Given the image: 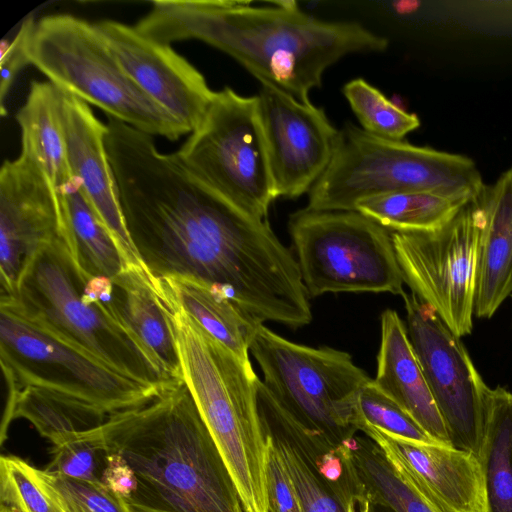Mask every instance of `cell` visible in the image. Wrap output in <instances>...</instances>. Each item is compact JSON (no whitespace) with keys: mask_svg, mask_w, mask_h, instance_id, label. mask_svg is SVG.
I'll use <instances>...</instances> for the list:
<instances>
[{"mask_svg":"<svg viewBox=\"0 0 512 512\" xmlns=\"http://www.w3.org/2000/svg\"><path fill=\"white\" fill-rule=\"evenodd\" d=\"M0 359L8 393L40 388L107 416L142 407L167 392L77 351L1 303Z\"/></svg>","mask_w":512,"mask_h":512,"instance_id":"cell-9","label":"cell"},{"mask_svg":"<svg viewBox=\"0 0 512 512\" xmlns=\"http://www.w3.org/2000/svg\"><path fill=\"white\" fill-rule=\"evenodd\" d=\"M375 385L405 410L436 442L450 445L449 436L429 388L407 328L398 313L381 315V344Z\"/></svg>","mask_w":512,"mask_h":512,"instance_id":"cell-19","label":"cell"},{"mask_svg":"<svg viewBox=\"0 0 512 512\" xmlns=\"http://www.w3.org/2000/svg\"><path fill=\"white\" fill-rule=\"evenodd\" d=\"M105 138L132 245L151 277L210 284L254 320L291 328L312 319L297 259L271 229L191 174L153 137L108 118Z\"/></svg>","mask_w":512,"mask_h":512,"instance_id":"cell-1","label":"cell"},{"mask_svg":"<svg viewBox=\"0 0 512 512\" xmlns=\"http://www.w3.org/2000/svg\"><path fill=\"white\" fill-rule=\"evenodd\" d=\"M482 191L435 230L391 232L404 283L459 338L473 329L479 255L486 224Z\"/></svg>","mask_w":512,"mask_h":512,"instance_id":"cell-12","label":"cell"},{"mask_svg":"<svg viewBox=\"0 0 512 512\" xmlns=\"http://www.w3.org/2000/svg\"><path fill=\"white\" fill-rule=\"evenodd\" d=\"M50 453L52 459L46 470L77 479L101 480L98 455L104 452L85 431L73 433L53 444Z\"/></svg>","mask_w":512,"mask_h":512,"instance_id":"cell-34","label":"cell"},{"mask_svg":"<svg viewBox=\"0 0 512 512\" xmlns=\"http://www.w3.org/2000/svg\"><path fill=\"white\" fill-rule=\"evenodd\" d=\"M262 383L299 428L294 441L319 457L356 435L359 394L372 379L351 356L293 343L259 325L249 349Z\"/></svg>","mask_w":512,"mask_h":512,"instance_id":"cell-6","label":"cell"},{"mask_svg":"<svg viewBox=\"0 0 512 512\" xmlns=\"http://www.w3.org/2000/svg\"><path fill=\"white\" fill-rule=\"evenodd\" d=\"M267 480L272 512H303L300 499L290 478L288 470L277 450L270 434Z\"/></svg>","mask_w":512,"mask_h":512,"instance_id":"cell-35","label":"cell"},{"mask_svg":"<svg viewBox=\"0 0 512 512\" xmlns=\"http://www.w3.org/2000/svg\"><path fill=\"white\" fill-rule=\"evenodd\" d=\"M134 27L165 44L203 41L302 102L341 58L388 47L387 38L360 23L316 18L295 1H154Z\"/></svg>","mask_w":512,"mask_h":512,"instance_id":"cell-2","label":"cell"},{"mask_svg":"<svg viewBox=\"0 0 512 512\" xmlns=\"http://www.w3.org/2000/svg\"><path fill=\"white\" fill-rule=\"evenodd\" d=\"M477 459L483 512H512V392L501 386L487 391Z\"/></svg>","mask_w":512,"mask_h":512,"instance_id":"cell-24","label":"cell"},{"mask_svg":"<svg viewBox=\"0 0 512 512\" xmlns=\"http://www.w3.org/2000/svg\"><path fill=\"white\" fill-rule=\"evenodd\" d=\"M111 281L98 285L73 255L68 239L43 247L23 272L15 293L1 296L25 319L57 340L139 382L163 391L173 381L111 309Z\"/></svg>","mask_w":512,"mask_h":512,"instance_id":"cell-4","label":"cell"},{"mask_svg":"<svg viewBox=\"0 0 512 512\" xmlns=\"http://www.w3.org/2000/svg\"><path fill=\"white\" fill-rule=\"evenodd\" d=\"M288 470L303 512H346L340 499L323 481L302 451L278 428L262 419Z\"/></svg>","mask_w":512,"mask_h":512,"instance_id":"cell-31","label":"cell"},{"mask_svg":"<svg viewBox=\"0 0 512 512\" xmlns=\"http://www.w3.org/2000/svg\"><path fill=\"white\" fill-rule=\"evenodd\" d=\"M104 454L105 462L101 481L127 501L137 488L136 476L121 456L115 453Z\"/></svg>","mask_w":512,"mask_h":512,"instance_id":"cell-37","label":"cell"},{"mask_svg":"<svg viewBox=\"0 0 512 512\" xmlns=\"http://www.w3.org/2000/svg\"><path fill=\"white\" fill-rule=\"evenodd\" d=\"M170 318L183 382L229 470L245 512H272L267 480L269 442L249 360L211 336L169 298L159 296Z\"/></svg>","mask_w":512,"mask_h":512,"instance_id":"cell-5","label":"cell"},{"mask_svg":"<svg viewBox=\"0 0 512 512\" xmlns=\"http://www.w3.org/2000/svg\"><path fill=\"white\" fill-rule=\"evenodd\" d=\"M61 116L74 178L129 262L145 269L125 227L106 150V124L94 115L87 103L63 91Z\"/></svg>","mask_w":512,"mask_h":512,"instance_id":"cell-18","label":"cell"},{"mask_svg":"<svg viewBox=\"0 0 512 512\" xmlns=\"http://www.w3.org/2000/svg\"><path fill=\"white\" fill-rule=\"evenodd\" d=\"M62 91L51 82L31 83L16 120L20 156L37 165L60 192L74 180L62 124Z\"/></svg>","mask_w":512,"mask_h":512,"instance_id":"cell-23","label":"cell"},{"mask_svg":"<svg viewBox=\"0 0 512 512\" xmlns=\"http://www.w3.org/2000/svg\"><path fill=\"white\" fill-rule=\"evenodd\" d=\"M465 204L435 193L408 191L366 197L354 210L388 230L423 232L443 226Z\"/></svg>","mask_w":512,"mask_h":512,"instance_id":"cell-28","label":"cell"},{"mask_svg":"<svg viewBox=\"0 0 512 512\" xmlns=\"http://www.w3.org/2000/svg\"><path fill=\"white\" fill-rule=\"evenodd\" d=\"M413 349L444 421L451 446L479 453L488 386L464 344L414 293L402 295Z\"/></svg>","mask_w":512,"mask_h":512,"instance_id":"cell-13","label":"cell"},{"mask_svg":"<svg viewBox=\"0 0 512 512\" xmlns=\"http://www.w3.org/2000/svg\"><path fill=\"white\" fill-rule=\"evenodd\" d=\"M485 185L477 165L465 155L378 138L347 122L328 168L308 193L306 208L351 211L366 197L408 191L467 203Z\"/></svg>","mask_w":512,"mask_h":512,"instance_id":"cell-7","label":"cell"},{"mask_svg":"<svg viewBox=\"0 0 512 512\" xmlns=\"http://www.w3.org/2000/svg\"><path fill=\"white\" fill-rule=\"evenodd\" d=\"M0 504L14 512H57L41 487L36 468L15 456L0 458Z\"/></svg>","mask_w":512,"mask_h":512,"instance_id":"cell-33","label":"cell"},{"mask_svg":"<svg viewBox=\"0 0 512 512\" xmlns=\"http://www.w3.org/2000/svg\"><path fill=\"white\" fill-rule=\"evenodd\" d=\"M360 423L401 439L427 444L438 443L405 410L382 392L373 380L359 394L357 429Z\"/></svg>","mask_w":512,"mask_h":512,"instance_id":"cell-32","label":"cell"},{"mask_svg":"<svg viewBox=\"0 0 512 512\" xmlns=\"http://www.w3.org/2000/svg\"><path fill=\"white\" fill-rule=\"evenodd\" d=\"M85 432L132 468L137 488L127 499L131 512H245L185 383Z\"/></svg>","mask_w":512,"mask_h":512,"instance_id":"cell-3","label":"cell"},{"mask_svg":"<svg viewBox=\"0 0 512 512\" xmlns=\"http://www.w3.org/2000/svg\"><path fill=\"white\" fill-rule=\"evenodd\" d=\"M342 92L361 128L375 137L403 141L420 126L415 113L404 111L362 78L347 82Z\"/></svg>","mask_w":512,"mask_h":512,"instance_id":"cell-29","label":"cell"},{"mask_svg":"<svg viewBox=\"0 0 512 512\" xmlns=\"http://www.w3.org/2000/svg\"><path fill=\"white\" fill-rule=\"evenodd\" d=\"M36 474L57 512H131L126 499L101 480L77 479L37 468Z\"/></svg>","mask_w":512,"mask_h":512,"instance_id":"cell-30","label":"cell"},{"mask_svg":"<svg viewBox=\"0 0 512 512\" xmlns=\"http://www.w3.org/2000/svg\"><path fill=\"white\" fill-rule=\"evenodd\" d=\"M409 483L439 512H483L479 462L471 452L391 436L360 423Z\"/></svg>","mask_w":512,"mask_h":512,"instance_id":"cell-17","label":"cell"},{"mask_svg":"<svg viewBox=\"0 0 512 512\" xmlns=\"http://www.w3.org/2000/svg\"><path fill=\"white\" fill-rule=\"evenodd\" d=\"M111 280V309L162 370L176 383H184L170 318L150 274L130 266Z\"/></svg>","mask_w":512,"mask_h":512,"instance_id":"cell-20","label":"cell"},{"mask_svg":"<svg viewBox=\"0 0 512 512\" xmlns=\"http://www.w3.org/2000/svg\"><path fill=\"white\" fill-rule=\"evenodd\" d=\"M66 199L71 251L90 276L114 278L132 265L74 180L62 191Z\"/></svg>","mask_w":512,"mask_h":512,"instance_id":"cell-25","label":"cell"},{"mask_svg":"<svg viewBox=\"0 0 512 512\" xmlns=\"http://www.w3.org/2000/svg\"><path fill=\"white\" fill-rule=\"evenodd\" d=\"M180 163L228 202L266 220L278 198L255 96L214 93L200 124L175 152Z\"/></svg>","mask_w":512,"mask_h":512,"instance_id":"cell-10","label":"cell"},{"mask_svg":"<svg viewBox=\"0 0 512 512\" xmlns=\"http://www.w3.org/2000/svg\"><path fill=\"white\" fill-rule=\"evenodd\" d=\"M16 418L28 420L53 445L100 426L108 416L74 399L28 386L8 393L3 426Z\"/></svg>","mask_w":512,"mask_h":512,"instance_id":"cell-27","label":"cell"},{"mask_svg":"<svg viewBox=\"0 0 512 512\" xmlns=\"http://www.w3.org/2000/svg\"><path fill=\"white\" fill-rule=\"evenodd\" d=\"M0 512H14V511L4 505H0Z\"/></svg>","mask_w":512,"mask_h":512,"instance_id":"cell-38","label":"cell"},{"mask_svg":"<svg viewBox=\"0 0 512 512\" xmlns=\"http://www.w3.org/2000/svg\"><path fill=\"white\" fill-rule=\"evenodd\" d=\"M30 64L61 91L151 136L177 140L189 133L122 68L97 22L55 14L35 22Z\"/></svg>","mask_w":512,"mask_h":512,"instance_id":"cell-8","label":"cell"},{"mask_svg":"<svg viewBox=\"0 0 512 512\" xmlns=\"http://www.w3.org/2000/svg\"><path fill=\"white\" fill-rule=\"evenodd\" d=\"M97 24L129 77L191 133L215 93L205 77L170 44L155 41L134 26L115 20Z\"/></svg>","mask_w":512,"mask_h":512,"instance_id":"cell-16","label":"cell"},{"mask_svg":"<svg viewBox=\"0 0 512 512\" xmlns=\"http://www.w3.org/2000/svg\"><path fill=\"white\" fill-rule=\"evenodd\" d=\"M35 22L27 18L21 25L18 33L11 42H5L1 48V114L5 115L4 99L11 87L17 73L27 64H30L29 47L34 30Z\"/></svg>","mask_w":512,"mask_h":512,"instance_id":"cell-36","label":"cell"},{"mask_svg":"<svg viewBox=\"0 0 512 512\" xmlns=\"http://www.w3.org/2000/svg\"><path fill=\"white\" fill-rule=\"evenodd\" d=\"M510 296L512 297V292H511V295H510Z\"/></svg>","mask_w":512,"mask_h":512,"instance_id":"cell-39","label":"cell"},{"mask_svg":"<svg viewBox=\"0 0 512 512\" xmlns=\"http://www.w3.org/2000/svg\"><path fill=\"white\" fill-rule=\"evenodd\" d=\"M486 224L479 255L474 315L491 318L512 292V167L482 191Z\"/></svg>","mask_w":512,"mask_h":512,"instance_id":"cell-21","label":"cell"},{"mask_svg":"<svg viewBox=\"0 0 512 512\" xmlns=\"http://www.w3.org/2000/svg\"><path fill=\"white\" fill-rule=\"evenodd\" d=\"M65 236L71 244L66 199L42 170L19 157L0 171L1 296L15 293L35 255Z\"/></svg>","mask_w":512,"mask_h":512,"instance_id":"cell-14","label":"cell"},{"mask_svg":"<svg viewBox=\"0 0 512 512\" xmlns=\"http://www.w3.org/2000/svg\"><path fill=\"white\" fill-rule=\"evenodd\" d=\"M289 232L309 297L405 293L391 233L360 212L304 208L290 216Z\"/></svg>","mask_w":512,"mask_h":512,"instance_id":"cell-11","label":"cell"},{"mask_svg":"<svg viewBox=\"0 0 512 512\" xmlns=\"http://www.w3.org/2000/svg\"><path fill=\"white\" fill-rule=\"evenodd\" d=\"M157 292L181 307L211 336L243 360L261 323L220 289L188 276L153 277Z\"/></svg>","mask_w":512,"mask_h":512,"instance_id":"cell-22","label":"cell"},{"mask_svg":"<svg viewBox=\"0 0 512 512\" xmlns=\"http://www.w3.org/2000/svg\"><path fill=\"white\" fill-rule=\"evenodd\" d=\"M371 503L387 512H439L399 472L369 437L341 443Z\"/></svg>","mask_w":512,"mask_h":512,"instance_id":"cell-26","label":"cell"},{"mask_svg":"<svg viewBox=\"0 0 512 512\" xmlns=\"http://www.w3.org/2000/svg\"><path fill=\"white\" fill-rule=\"evenodd\" d=\"M258 110L278 197L309 193L328 168L339 130L325 111L268 83H261Z\"/></svg>","mask_w":512,"mask_h":512,"instance_id":"cell-15","label":"cell"}]
</instances>
